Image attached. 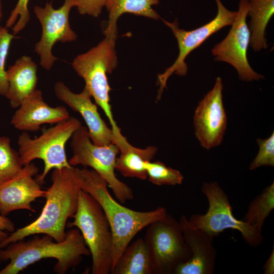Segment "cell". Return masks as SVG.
Listing matches in <instances>:
<instances>
[{"label": "cell", "mask_w": 274, "mask_h": 274, "mask_svg": "<svg viewBox=\"0 0 274 274\" xmlns=\"http://www.w3.org/2000/svg\"><path fill=\"white\" fill-rule=\"evenodd\" d=\"M51 181L40 216L29 224L9 234L0 242V249L34 234L48 235L56 242L65 239L67 221L77 211L82 190L80 169L74 166L54 169Z\"/></svg>", "instance_id": "1"}, {"label": "cell", "mask_w": 274, "mask_h": 274, "mask_svg": "<svg viewBox=\"0 0 274 274\" xmlns=\"http://www.w3.org/2000/svg\"><path fill=\"white\" fill-rule=\"evenodd\" d=\"M38 234L27 241L12 243L0 249V260L9 263L0 270V274H17L35 262L46 258H54L57 262L54 272L65 274L78 265L84 256L90 253L83 237L77 228L66 232L65 239L56 242L46 234Z\"/></svg>", "instance_id": "2"}, {"label": "cell", "mask_w": 274, "mask_h": 274, "mask_svg": "<svg viewBox=\"0 0 274 274\" xmlns=\"http://www.w3.org/2000/svg\"><path fill=\"white\" fill-rule=\"evenodd\" d=\"M80 173L82 189L98 202L109 222L113 237V268L134 236L150 224L165 216L167 211L163 207L147 212L131 210L112 197L107 183L95 170L84 168L80 169Z\"/></svg>", "instance_id": "3"}, {"label": "cell", "mask_w": 274, "mask_h": 274, "mask_svg": "<svg viewBox=\"0 0 274 274\" xmlns=\"http://www.w3.org/2000/svg\"><path fill=\"white\" fill-rule=\"evenodd\" d=\"M74 220L68 228H78L90 251L92 274L111 273L113 266V237L107 218L98 202L81 190Z\"/></svg>", "instance_id": "4"}, {"label": "cell", "mask_w": 274, "mask_h": 274, "mask_svg": "<svg viewBox=\"0 0 274 274\" xmlns=\"http://www.w3.org/2000/svg\"><path fill=\"white\" fill-rule=\"evenodd\" d=\"M116 40L105 37L96 46L78 55L72 63L75 71L84 80V87L105 113L114 134L121 132V130L112 112L110 104L111 88L107 75L112 73L117 66Z\"/></svg>", "instance_id": "5"}, {"label": "cell", "mask_w": 274, "mask_h": 274, "mask_svg": "<svg viewBox=\"0 0 274 274\" xmlns=\"http://www.w3.org/2000/svg\"><path fill=\"white\" fill-rule=\"evenodd\" d=\"M81 126L78 119L70 116L53 126L43 129L41 134L34 139L25 131L19 135L18 152L22 165H27L37 159L44 162L43 172L36 179L40 184L44 183L51 169L72 167L66 158L65 146Z\"/></svg>", "instance_id": "6"}, {"label": "cell", "mask_w": 274, "mask_h": 274, "mask_svg": "<svg viewBox=\"0 0 274 274\" xmlns=\"http://www.w3.org/2000/svg\"><path fill=\"white\" fill-rule=\"evenodd\" d=\"M71 147L73 156L68 160L71 166L91 167L106 181L121 203L133 198L132 189L115 175L116 160L119 152L115 144L107 146L94 144L87 128L82 125L73 134Z\"/></svg>", "instance_id": "7"}, {"label": "cell", "mask_w": 274, "mask_h": 274, "mask_svg": "<svg viewBox=\"0 0 274 274\" xmlns=\"http://www.w3.org/2000/svg\"><path fill=\"white\" fill-rule=\"evenodd\" d=\"M201 191L208 200L209 208L206 213L194 214L188 219L192 226L214 237L227 229L236 230L251 247H256L261 244L262 233L234 216L228 196L217 182L203 183Z\"/></svg>", "instance_id": "8"}, {"label": "cell", "mask_w": 274, "mask_h": 274, "mask_svg": "<svg viewBox=\"0 0 274 274\" xmlns=\"http://www.w3.org/2000/svg\"><path fill=\"white\" fill-rule=\"evenodd\" d=\"M150 250L156 274H174L191 256L179 221L167 214L147 226L144 238Z\"/></svg>", "instance_id": "9"}, {"label": "cell", "mask_w": 274, "mask_h": 274, "mask_svg": "<svg viewBox=\"0 0 274 274\" xmlns=\"http://www.w3.org/2000/svg\"><path fill=\"white\" fill-rule=\"evenodd\" d=\"M217 6L216 17L206 24L192 30L180 28L176 20L173 22L162 19L164 24L172 31L176 37L179 50V55L174 63L162 74L158 75V82L160 86L158 97H160L166 87V82L173 74L184 76L187 73L188 67L185 59L194 49L198 47L207 39L221 28L231 25L236 11L227 9L221 0H215Z\"/></svg>", "instance_id": "10"}, {"label": "cell", "mask_w": 274, "mask_h": 274, "mask_svg": "<svg viewBox=\"0 0 274 274\" xmlns=\"http://www.w3.org/2000/svg\"><path fill=\"white\" fill-rule=\"evenodd\" d=\"M248 0H239L238 11L226 37L212 50L215 60L227 62L237 71L241 80L258 81L264 77L251 66L247 57L250 32L247 23Z\"/></svg>", "instance_id": "11"}, {"label": "cell", "mask_w": 274, "mask_h": 274, "mask_svg": "<svg viewBox=\"0 0 274 274\" xmlns=\"http://www.w3.org/2000/svg\"><path fill=\"white\" fill-rule=\"evenodd\" d=\"M75 0H64L58 9H54L52 3H47L44 7L36 6L33 12L42 26L40 40L35 46V51L40 58V64L46 70H50L58 58L52 50L58 42H71L77 39V34L72 30L69 22L71 9Z\"/></svg>", "instance_id": "12"}, {"label": "cell", "mask_w": 274, "mask_h": 274, "mask_svg": "<svg viewBox=\"0 0 274 274\" xmlns=\"http://www.w3.org/2000/svg\"><path fill=\"white\" fill-rule=\"evenodd\" d=\"M223 84L218 77L214 87L199 102L194 113L195 135L206 149L219 146L222 142L227 127L222 91Z\"/></svg>", "instance_id": "13"}, {"label": "cell", "mask_w": 274, "mask_h": 274, "mask_svg": "<svg viewBox=\"0 0 274 274\" xmlns=\"http://www.w3.org/2000/svg\"><path fill=\"white\" fill-rule=\"evenodd\" d=\"M39 172L33 163L23 166L13 178L0 185V214L6 216L18 210L33 212L31 203L40 197H46L47 190H43L33 177Z\"/></svg>", "instance_id": "14"}, {"label": "cell", "mask_w": 274, "mask_h": 274, "mask_svg": "<svg viewBox=\"0 0 274 274\" xmlns=\"http://www.w3.org/2000/svg\"><path fill=\"white\" fill-rule=\"evenodd\" d=\"M54 91L58 99L81 115L94 144L107 146L114 143L115 136L112 129L101 117L97 106L91 100L92 96L85 87L81 92L76 93L63 82L58 81L54 85Z\"/></svg>", "instance_id": "15"}, {"label": "cell", "mask_w": 274, "mask_h": 274, "mask_svg": "<svg viewBox=\"0 0 274 274\" xmlns=\"http://www.w3.org/2000/svg\"><path fill=\"white\" fill-rule=\"evenodd\" d=\"M179 221L191 256L176 268L174 274L213 273L217 255L213 243L215 237L192 226L184 215L181 216Z\"/></svg>", "instance_id": "16"}, {"label": "cell", "mask_w": 274, "mask_h": 274, "mask_svg": "<svg viewBox=\"0 0 274 274\" xmlns=\"http://www.w3.org/2000/svg\"><path fill=\"white\" fill-rule=\"evenodd\" d=\"M69 117L65 107L50 106L44 101L42 92L36 89L17 108L11 118V124L19 130L36 131L43 124H55Z\"/></svg>", "instance_id": "17"}, {"label": "cell", "mask_w": 274, "mask_h": 274, "mask_svg": "<svg viewBox=\"0 0 274 274\" xmlns=\"http://www.w3.org/2000/svg\"><path fill=\"white\" fill-rule=\"evenodd\" d=\"M37 68L30 57L24 55L6 71L8 89L5 96L12 108H18L23 100L36 89Z\"/></svg>", "instance_id": "18"}, {"label": "cell", "mask_w": 274, "mask_h": 274, "mask_svg": "<svg viewBox=\"0 0 274 274\" xmlns=\"http://www.w3.org/2000/svg\"><path fill=\"white\" fill-rule=\"evenodd\" d=\"M114 143L120 152V156L116 160L115 169L125 177L147 179V163L154 158L157 148L154 146L145 148L135 147L129 143L122 133L115 135Z\"/></svg>", "instance_id": "19"}, {"label": "cell", "mask_w": 274, "mask_h": 274, "mask_svg": "<svg viewBox=\"0 0 274 274\" xmlns=\"http://www.w3.org/2000/svg\"><path fill=\"white\" fill-rule=\"evenodd\" d=\"M111 274H156L152 255L144 238H139L126 247Z\"/></svg>", "instance_id": "20"}, {"label": "cell", "mask_w": 274, "mask_h": 274, "mask_svg": "<svg viewBox=\"0 0 274 274\" xmlns=\"http://www.w3.org/2000/svg\"><path fill=\"white\" fill-rule=\"evenodd\" d=\"M159 3V0H107L105 7L109 19L104 31L105 37L117 38V21L125 13L159 19L160 16L152 7Z\"/></svg>", "instance_id": "21"}, {"label": "cell", "mask_w": 274, "mask_h": 274, "mask_svg": "<svg viewBox=\"0 0 274 274\" xmlns=\"http://www.w3.org/2000/svg\"><path fill=\"white\" fill-rule=\"evenodd\" d=\"M248 4L250 44L254 51L259 52L267 47L265 32L274 14V0H248Z\"/></svg>", "instance_id": "22"}, {"label": "cell", "mask_w": 274, "mask_h": 274, "mask_svg": "<svg viewBox=\"0 0 274 274\" xmlns=\"http://www.w3.org/2000/svg\"><path fill=\"white\" fill-rule=\"evenodd\" d=\"M274 209V183L266 187L249 204L243 220L262 232L264 223Z\"/></svg>", "instance_id": "23"}, {"label": "cell", "mask_w": 274, "mask_h": 274, "mask_svg": "<svg viewBox=\"0 0 274 274\" xmlns=\"http://www.w3.org/2000/svg\"><path fill=\"white\" fill-rule=\"evenodd\" d=\"M22 165L18 152L11 146L7 136H0V185L16 176Z\"/></svg>", "instance_id": "24"}, {"label": "cell", "mask_w": 274, "mask_h": 274, "mask_svg": "<svg viewBox=\"0 0 274 274\" xmlns=\"http://www.w3.org/2000/svg\"><path fill=\"white\" fill-rule=\"evenodd\" d=\"M146 170L149 181L157 186L180 185L184 179L180 171L160 161L148 162Z\"/></svg>", "instance_id": "25"}, {"label": "cell", "mask_w": 274, "mask_h": 274, "mask_svg": "<svg viewBox=\"0 0 274 274\" xmlns=\"http://www.w3.org/2000/svg\"><path fill=\"white\" fill-rule=\"evenodd\" d=\"M15 38L8 28L0 25V95H6L8 89L5 63L11 42Z\"/></svg>", "instance_id": "26"}, {"label": "cell", "mask_w": 274, "mask_h": 274, "mask_svg": "<svg viewBox=\"0 0 274 274\" xmlns=\"http://www.w3.org/2000/svg\"><path fill=\"white\" fill-rule=\"evenodd\" d=\"M259 149L258 154L251 162L249 169L254 170L262 166H274V133L267 139H258Z\"/></svg>", "instance_id": "27"}, {"label": "cell", "mask_w": 274, "mask_h": 274, "mask_svg": "<svg viewBox=\"0 0 274 274\" xmlns=\"http://www.w3.org/2000/svg\"><path fill=\"white\" fill-rule=\"evenodd\" d=\"M28 2L29 0H18L6 22L5 26L8 28L12 27L14 36L23 30L30 20Z\"/></svg>", "instance_id": "28"}, {"label": "cell", "mask_w": 274, "mask_h": 274, "mask_svg": "<svg viewBox=\"0 0 274 274\" xmlns=\"http://www.w3.org/2000/svg\"><path fill=\"white\" fill-rule=\"evenodd\" d=\"M107 2V0H75V7L81 15L98 17Z\"/></svg>", "instance_id": "29"}, {"label": "cell", "mask_w": 274, "mask_h": 274, "mask_svg": "<svg viewBox=\"0 0 274 274\" xmlns=\"http://www.w3.org/2000/svg\"><path fill=\"white\" fill-rule=\"evenodd\" d=\"M14 230V223L6 216L0 215V242L7 237L8 232H12Z\"/></svg>", "instance_id": "30"}, {"label": "cell", "mask_w": 274, "mask_h": 274, "mask_svg": "<svg viewBox=\"0 0 274 274\" xmlns=\"http://www.w3.org/2000/svg\"><path fill=\"white\" fill-rule=\"evenodd\" d=\"M264 273L265 274L274 273V248L266 261L263 266Z\"/></svg>", "instance_id": "31"}, {"label": "cell", "mask_w": 274, "mask_h": 274, "mask_svg": "<svg viewBox=\"0 0 274 274\" xmlns=\"http://www.w3.org/2000/svg\"><path fill=\"white\" fill-rule=\"evenodd\" d=\"M3 17L2 0H0V22Z\"/></svg>", "instance_id": "32"}, {"label": "cell", "mask_w": 274, "mask_h": 274, "mask_svg": "<svg viewBox=\"0 0 274 274\" xmlns=\"http://www.w3.org/2000/svg\"><path fill=\"white\" fill-rule=\"evenodd\" d=\"M2 262V261L0 260V264Z\"/></svg>", "instance_id": "33"}]
</instances>
